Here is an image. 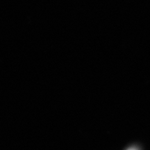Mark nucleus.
<instances>
[{"instance_id": "1", "label": "nucleus", "mask_w": 150, "mask_h": 150, "mask_svg": "<svg viewBox=\"0 0 150 150\" xmlns=\"http://www.w3.org/2000/svg\"><path fill=\"white\" fill-rule=\"evenodd\" d=\"M128 150H138L137 149H136L135 148H131L129 149H128Z\"/></svg>"}]
</instances>
